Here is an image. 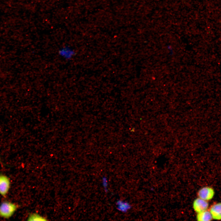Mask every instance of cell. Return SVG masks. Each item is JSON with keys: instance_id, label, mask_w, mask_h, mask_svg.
<instances>
[{"instance_id": "3957f363", "label": "cell", "mask_w": 221, "mask_h": 221, "mask_svg": "<svg viewBox=\"0 0 221 221\" xmlns=\"http://www.w3.org/2000/svg\"><path fill=\"white\" fill-rule=\"evenodd\" d=\"M58 52L60 57L66 60H71L76 54L75 50L71 47L68 46L61 47Z\"/></svg>"}, {"instance_id": "8992f818", "label": "cell", "mask_w": 221, "mask_h": 221, "mask_svg": "<svg viewBox=\"0 0 221 221\" xmlns=\"http://www.w3.org/2000/svg\"><path fill=\"white\" fill-rule=\"evenodd\" d=\"M209 211L213 219L221 220V202L213 204L210 207Z\"/></svg>"}, {"instance_id": "ba28073f", "label": "cell", "mask_w": 221, "mask_h": 221, "mask_svg": "<svg viewBox=\"0 0 221 221\" xmlns=\"http://www.w3.org/2000/svg\"><path fill=\"white\" fill-rule=\"evenodd\" d=\"M117 208L123 212H126L131 208L130 204L127 202L121 200H118L116 203Z\"/></svg>"}, {"instance_id": "277c9868", "label": "cell", "mask_w": 221, "mask_h": 221, "mask_svg": "<svg viewBox=\"0 0 221 221\" xmlns=\"http://www.w3.org/2000/svg\"><path fill=\"white\" fill-rule=\"evenodd\" d=\"M215 194L214 189L208 186L202 188L198 191L197 195L198 197L208 201L212 199Z\"/></svg>"}, {"instance_id": "6da1fadb", "label": "cell", "mask_w": 221, "mask_h": 221, "mask_svg": "<svg viewBox=\"0 0 221 221\" xmlns=\"http://www.w3.org/2000/svg\"><path fill=\"white\" fill-rule=\"evenodd\" d=\"M18 205L12 202L5 200L0 204V217L5 219H9L15 213Z\"/></svg>"}, {"instance_id": "8fae6325", "label": "cell", "mask_w": 221, "mask_h": 221, "mask_svg": "<svg viewBox=\"0 0 221 221\" xmlns=\"http://www.w3.org/2000/svg\"><path fill=\"white\" fill-rule=\"evenodd\" d=\"M1 158L0 155V162H1Z\"/></svg>"}, {"instance_id": "52a82bcc", "label": "cell", "mask_w": 221, "mask_h": 221, "mask_svg": "<svg viewBox=\"0 0 221 221\" xmlns=\"http://www.w3.org/2000/svg\"><path fill=\"white\" fill-rule=\"evenodd\" d=\"M196 219L197 220L200 221H211L213 219L210 211L207 210L198 213Z\"/></svg>"}, {"instance_id": "5b68a950", "label": "cell", "mask_w": 221, "mask_h": 221, "mask_svg": "<svg viewBox=\"0 0 221 221\" xmlns=\"http://www.w3.org/2000/svg\"><path fill=\"white\" fill-rule=\"evenodd\" d=\"M208 207L207 201L199 197L195 200L193 202V208L197 213L207 210Z\"/></svg>"}, {"instance_id": "30bf717a", "label": "cell", "mask_w": 221, "mask_h": 221, "mask_svg": "<svg viewBox=\"0 0 221 221\" xmlns=\"http://www.w3.org/2000/svg\"><path fill=\"white\" fill-rule=\"evenodd\" d=\"M102 184L105 191L107 192V191L108 182L107 179L106 177H104L103 178Z\"/></svg>"}, {"instance_id": "7a4b0ae2", "label": "cell", "mask_w": 221, "mask_h": 221, "mask_svg": "<svg viewBox=\"0 0 221 221\" xmlns=\"http://www.w3.org/2000/svg\"><path fill=\"white\" fill-rule=\"evenodd\" d=\"M11 186V181L6 175L0 174V195L5 197L8 194Z\"/></svg>"}, {"instance_id": "9c48e42d", "label": "cell", "mask_w": 221, "mask_h": 221, "mask_svg": "<svg viewBox=\"0 0 221 221\" xmlns=\"http://www.w3.org/2000/svg\"><path fill=\"white\" fill-rule=\"evenodd\" d=\"M27 220L29 221H45L46 220V219L37 213H35L30 214Z\"/></svg>"}]
</instances>
